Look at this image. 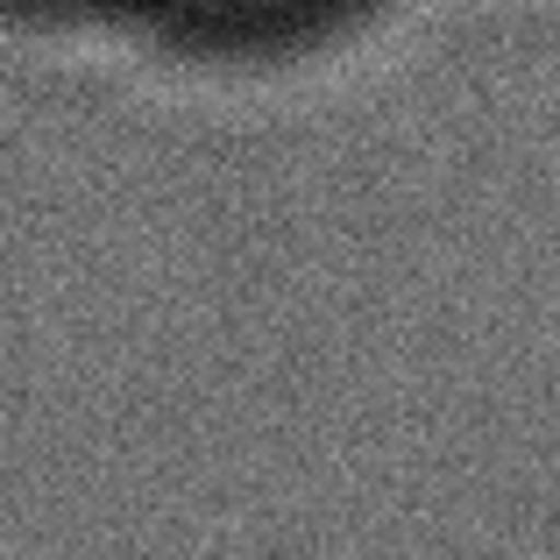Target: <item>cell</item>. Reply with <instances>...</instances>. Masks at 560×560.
I'll list each match as a JSON object with an SVG mask.
<instances>
[]
</instances>
